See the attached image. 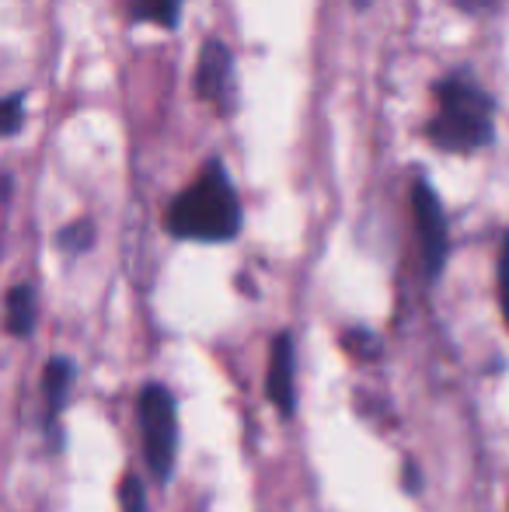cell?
I'll return each instance as SVG.
<instances>
[{"mask_svg":"<svg viewBox=\"0 0 509 512\" xmlns=\"http://www.w3.org/2000/svg\"><path fill=\"white\" fill-rule=\"evenodd\" d=\"M342 349H346L353 359H360V363H370V359L381 356V338L367 328H353L342 335Z\"/></svg>","mask_w":509,"mask_h":512,"instance_id":"10","label":"cell"},{"mask_svg":"<svg viewBox=\"0 0 509 512\" xmlns=\"http://www.w3.org/2000/svg\"><path fill=\"white\" fill-rule=\"evenodd\" d=\"M56 244H60V251H67V255H84V251L95 244V227H91L88 220L67 223V227L56 234Z\"/></svg>","mask_w":509,"mask_h":512,"instance_id":"11","label":"cell"},{"mask_svg":"<svg viewBox=\"0 0 509 512\" xmlns=\"http://www.w3.org/2000/svg\"><path fill=\"white\" fill-rule=\"evenodd\" d=\"M405 488H408V492H419V467H415V464H408L405 467Z\"/></svg>","mask_w":509,"mask_h":512,"instance_id":"16","label":"cell"},{"mask_svg":"<svg viewBox=\"0 0 509 512\" xmlns=\"http://www.w3.org/2000/svg\"><path fill=\"white\" fill-rule=\"evenodd\" d=\"M140 439L143 457L157 481H168L178 453V411L164 384H147L140 391Z\"/></svg>","mask_w":509,"mask_h":512,"instance_id":"3","label":"cell"},{"mask_svg":"<svg viewBox=\"0 0 509 512\" xmlns=\"http://www.w3.org/2000/svg\"><path fill=\"white\" fill-rule=\"evenodd\" d=\"M129 14H133L136 21L175 28L178 14H182V0H129Z\"/></svg>","mask_w":509,"mask_h":512,"instance_id":"9","label":"cell"},{"mask_svg":"<svg viewBox=\"0 0 509 512\" xmlns=\"http://www.w3.org/2000/svg\"><path fill=\"white\" fill-rule=\"evenodd\" d=\"M499 304H503V317L509 328V234L503 244V255H499Z\"/></svg>","mask_w":509,"mask_h":512,"instance_id":"14","label":"cell"},{"mask_svg":"<svg viewBox=\"0 0 509 512\" xmlns=\"http://www.w3.org/2000/svg\"><path fill=\"white\" fill-rule=\"evenodd\" d=\"M119 502H123V512H147V492H143V481L136 474H126L123 488H119Z\"/></svg>","mask_w":509,"mask_h":512,"instance_id":"13","label":"cell"},{"mask_svg":"<svg viewBox=\"0 0 509 512\" xmlns=\"http://www.w3.org/2000/svg\"><path fill=\"white\" fill-rule=\"evenodd\" d=\"M370 4V0H356V7H367Z\"/></svg>","mask_w":509,"mask_h":512,"instance_id":"17","label":"cell"},{"mask_svg":"<svg viewBox=\"0 0 509 512\" xmlns=\"http://www.w3.org/2000/svg\"><path fill=\"white\" fill-rule=\"evenodd\" d=\"M450 4H454L457 11H464V14H485V11H492V7H496V0H450Z\"/></svg>","mask_w":509,"mask_h":512,"instance_id":"15","label":"cell"},{"mask_svg":"<svg viewBox=\"0 0 509 512\" xmlns=\"http://www.w3.org/2000/svg\"><path fill=\"white\" fill-rule=\"evenodd\" d=\"M25 126V95L0 98V136H14Z\"/></svg>","mask_w":509,"mask_h":512,"instance_id":"12","label":"cell"},{"mask_svg":"<svg viewBox=\"0 0 509 512\" xmlns=\"http://www.w3.org/2000/svg\"><path fill=\"white\" fill-rule=\"evenodd\" d=\"M265 394L283 418L297 411V349L290 331H279L269 349V373H265Z\"/></svg>","mask_w":509,"mask_h":512,"instance_id":"6","label":"cell"},{"mask_svg":"<svg viewBox=\"0 0 509 512\" xmlns=\"http://www.w3.org/2000/svg\"><path fill=\"white\" fill-rule=\"evenodd\" d=\"M74 380H77V366L70 356H53L46 363V373H42V398H46L49 422L67 405L70 391H74Z\"/></svg>","mask_w":509,"mask_h":512,"instance_id":"7","label":"cell"},{"mask_svg":"<svg viewBox=\"0 0 509 512\" xmlns=\"http://www.w3.org/2000/svg\"><path fill=\"white\" fill-rule=\"evenodd\" d=\"M436 115L426 122V136L443 154H475L492 143L496 105L468 77H447L436 84Z\"/></svg>","mask_w":509,"mask_h":512,"instance_id":"2","label":"cell"},{"mask_svg":"<svg viewBox=\"0 0 509 512\" xmlns=\"http://www.w3.org/2000/svg\"><path fill=\"white\" fill-rule=\"evenodd\" d=\"M164 230L178 241L203 244H224L241 234V203L224 164L206 161L196 182L171 199L164 213Z\"/></svg>","mask_w":509,"mask_h":512,"instance_id":"1","label":"cell"},{"mask_svg":"<svg viewBox=\"0 0 509 512\" xmlns=\"http://www.w3.org/2000/svg\"><path fill=\"white\" fill-rule=\"evenodd\" d=\"M35 314H39V304H35V290L28 283L14 286L7 293V331L18 338L32 335L35 328Z\"/></svg>","mask_w":509,"mask_h":512,"instance_id":"8","label":"cell"},{"mask_svg":"<svg viewBox=\"0 0 509 512\" xmlns=\"http://www.w3.org/2000/svg\"><path fill=\"white\" fill-rule=\"evenodd\" d=\"M412 209H415V230H419V244H422V262H426L429 276L436 279L443 262H447L450 237H447V216H443L440 196H436L429 182H415Z\"/></svg>","mask_w":509,"mask_h":512,"instance_id":"4","label":"cell"},{"mask_svg":"<svg viewBox=\"0 0 509 512\" xmlns=\"http://www.w3.org/2000/svg\"><path fill=\"white\" fill-rule=\"evenodd\" d=\"M196 95L206 105H213L220 115L231 112L234 105V60L231 49L220 39H210L199 53V67H196Z\"/></svg>","mask_w":509,"mask_h":512,"instance_id":"5","label":"cell"}]
</instances>
